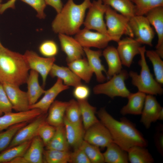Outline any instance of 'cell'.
I'll list each match as a JSON object with an SVG mask.
<instances>
[{
	"label": "cell",
	"mask_w": 163,
	"mask_h": 163,
	"mask_svg": "<svg viewBox=\"0 0 163 163\" xmlns=\"http://www.w3.org/2000/svg\"><path fill=\"white\" fill-rule=\"evenodd\" d=\"M65 117L72 124L83 126L80 109L78 101L72 99L68 102Z\"/></svg>",
	"instance_id": "35"
},
{
	"label": "cell",
	"mask_w": 163,
	"mask_h": 163,
	"mask_svg": "<svg viewBox=\"0 0 163 163\" xmlns=\"http://www.w3.org/2000/svg\"><path fill=\"white\" fill-rule=\"evenodd\" d=\"M39 74L37 72L31 70L26 83L27 84V93L30 106L36 103L45 91L39 84Z\"/></svg>",
	"instance_id": "25"
},
{
	"label": "cell",
	"mask_w": 163,
	"mask_h": 163,
	"mask_svg": "<svg viewBox=\"0 0 163 163\" xmlns=\"http://www.w3.org/2000/svg\"><path fill=\"white\" fill-rule=\"evenodd\" d=\"M117 43V50L122 65L129 67L135 56L140 54L141 44L135 39L129 37L120 39Z\"/></svg>",
	"instance_id": "14"
},
{
	"label": "cell",
	"mask_w": 163,
	"mask_h": 163,
	"mask_svg": "<svg viewBox=\"0 0 163 163\" xmlns=\"http://www.w3.org/2000/svg\"><path fill=\"white\" fill-rule=\"evenodd\" d=\"M107 5L101 0H94L91 2L83 24L85 28L89 30H94L106 34L107 29L104 20V16Z\"/></svg>",
	"instance_id": "7"
},
{
	"label": "cell",
	"mask_w": 163,
	"mask_h": 163,
	"mask_svg": "<svg viewBox=\"0 0 163 163\" xmlns=\"http://www.w3.org/2000/svg\"><path fill=\"white\" fill-rule=\"evenodd\" d=\"M75 39L83 47H94L100 49L105 48L112 41L107 35L97 31L93 32L84 28L75 34Z\"/></svg>",
	"instance_id": "11"
},
{
	"label": "cell",
	"mask_w": 163,
	"mask_h": 163,
	"mask_svg": "<svg viewBox=\"0 0 163 163\" xmlns=\"http://www.w3.org/2000/svg\"><path fill=\"white\" fill-rule=\"evenodd\" d=\"M145 54L152 64L155 80L160 84H163V61L162 58L153 50H146Z\"/></svg>",
	"instance_id": "37"
},
{
	"label": "cell",
	"mask_w": 163,
	"mask_h": 163,
	"mask_svg": "<svg viewBox=\"0 0 163 163\" xmlns=\"http://www.w3.org/2000/svg\"><path fill=\"white\" fill-rule=\"evenodd\" d=\"M64 125L67 139L69 146L74 149L79 147L84 140L85 131L83 126L70 123L65 117Z\"/></svg>",
	"instance_id": "26"
},
{
	"label": "cell",
	"mask_w": 163,
	"mask_h": 163,
	"mask_svg": "<svg viewBox=\"0 0 163 163\" xmlns=\"http://www.w3.org/2000/svg\"><path fill=\"white\" fill-rule=\"evenodd\" d=\"M43 113L40 109L34 108L25 111L5 113L0 116V132L17 123L30 122Z\"/></svg>",
	"instance_id": "13"
},
{
	"label": "cell",
	"mask_w": 163,
	"mask_h": 163,
	"mask_svg": "<svg viewBox=\"0 0 163 163\" xmlns=\"http://www.w3.org/2000/svg\"><path fill=\"white\" fill-rule=\"evenodd\" d=\"M84 140L102 148L113 142L109 130L100 120L85 130Z\"/></svg>",
	"instance_id": "10"
},
{
	"label": "cell",
	"mask_w": 163,
	"mask_h": 163,
	"mask_svg": "<svg viewBox=\"0 0 163 163\" xmlns=\"http://www.w3.org/2000/svg\"><path fill=\"white\" fill-rule=\"evenodd\" d=\"M39 50L43 56L47 58L54 57L58 53V47L54 41L48 40L43 42L40 45Z\"/></svg>",
	"instance_id": "42"
},
{
	"label": "cell",
	"mask_w": 163,
	"mask_h": 163,
	"mask_svg": "<svg viewBox=\"0 0 163 163\" xmlns=\"http://www.w3.org/2000/svg\"><path fill=\"white\" fill-rule=\"evenodd\" d=\"M162 108L153 95H146L140 120L145 128H149L152 123L157 120L158 115Z\"/></svg>",
	"instance_id": "19"
},
{
	"label": "cell",
	"mask_w": 163,
	"mask_h": 163,
	"mask_svg": "<svg viewBox=\"0 0 163 163\" xmlns=\"http://www.w3.org/2000/svg\"><path fill=\"white\" fill-rule=\"evenodd\" d=\"M2 45V44L1 43V42H0V46Z\"/></svg>",
	"instance_id": "53"
},
{
	"label": "cell",
	"mask_w": 163,
	"mask_h": 163,
	"mask_svg": "<svg viewBox=\"0 0 163 163\" xmlns=\"http://www.w3.org/2000/svg\"><path fill=\"white\" fill-rule=\"evenodd\" d=\"M104 15L107 34L112 41L118 42L124 35L134 37L126 17L107 5Z\"/></svg>",
	"instance_id": "5"
},
{
	"label": "cell",
	"mask_w": 163,
	"mask_h": 163,
	"mask_svg": "<svg viewBox=\"0 0 163 163\" xmlns=\"http://www.w3.org/2000/svg\"><path fill=\"white\" fill-rule=\"evenodd\" d=\"M44 146L42 140L39 136H37L34 137L23 155L28 163H43Z\"/></svg>",
	"instance_id": "27"
},
{
	"label": "cell",
	"mask_w": 163,
	"mask_h": 163,
	"mask_svg": "<svg viewBox=\"0 0 163 163\" xmlns=\"http://www.w3.org/2000/svg\"><path fill=\"white\" fill-rule=\"evenodd\" d=\"M2 0H0V8L1 7V5L2 4Z\"/></svg>",
	"instance_id": "52"
},
{
	"label": "cell",
	"mask_w": 163,
	"mask_h": 163,
	"mask_svg": "<svg viewBox=\"0 0 163 163\" xmlns=\"http://www.w3.org/2000/svg\"><path fill=\"white\" fill-rule=\"evenodd\" d=\"M83 48L88 62L95 75L97 80L99 83H103L106 80V78L103 72L106 73L107 72L100 59L102 55V51L101 50H93L88 47Z\"/></svg>",
	"instance_id": "20"
},
{
	"label": "cell",
	"mask_w": 163,
	"mask_h": 163,
	"mask_svg": "<svg viewBox=\"0 0 163 163\" xmlns=\"http://www.w3.org/2000/svg\"><path fill=\"white\" fill-rule=\"evenodd\" d=\"M69 163H91L84 152L79 147L70 152Z\"/></svg>",
	"instance_id": "45"
},
{
	"label": "cell",
	"mask_w": 163,
	"mask_h": 163,
	"mask_svg": "<svg viewBox=\"0 0 163 163\" xmlns=\"http://www.w3.org/2000/svg\"><path fill=\"white\" fill-rule=\"evenodd\" d=\"M46 5H50L53 7L56 11L57 13H59L61 10L63 5L61 0H44Z\"/></svg>",
	"instance_id": "48"
},
{
	"label": "cell",
	"mask_w": 163,
	"mask_h": 163,
	"mask_svg": "<svg viewBox=\"0 0 163 163\" xmlns=\"http://www.w3.org/2000/svg\"><path fill=\"white\" fill-rule=\"evenodd\" d=\"M69 87L64 85L60 78L57 79L54 85L45 91L44 95L38 101L29 106V109L37 108L43 113H47L48 109L58 95L62 91L68 89Z\"/></svg>",
	"instance_id": "18"
},
{
	"label": "cell",
	"mask_w": 163,
	"mask_h": 163,
	"mask_svg": "<svg viewBox=\"0 0 163 163\" xmlns=\"http://www.w3.org/2000/svg\"><path fill=\"white\" fill-rule=\"evenodd\" d=\"M45 147L46 149L69 151V145L67 139L64 124L56 127L53 136Z\"/></svg>",
	"instance_id": "30"
},
{
	"label": "cell",
	"mask_w": 163,
	"mask_h": 163,
	"mask_svg": "<svg viewBox=\"0 0 163 163\" xmlns=\"http://www.w3.org/2000/svg\"><path fill=\"white\" fill-rule=\"evenodd\" d=\"M31 140L3 150L0 153V163H9L16 157L23 156L29 147Z\"/></svg>",
	"instance_id": "34"
},
{
	"label": "cell",
	"mask_w": 163,
	"mask_h": 163,
	"mask_svg": "<svg viewBox=\"0 0 163 163\" xmlns=\"http://www.w3.org/2000/svg\"><path fill=\"white\" fill-rule=\"evenodd\" d=\"M129 77L128 72L122 70L112 76L107 82L95 86L93 88V92L96 94L106 95L112 99L116 97L127 98L131 93L125 83Z\"/></svg>",
	"instance_id": "6"
},
{
	"label": "cell",
	"mask_w": 163,
	"mask_h": 163,
	"mask_svg": "<svg viewBox=\"0 0 163 163\" xmlns=\"http://www.w3.org/2000/svg\"><path fill=\"white\" fill-rule=\"evenodd\" d=\"M68 102L55 101L48 109L46 122L56 127L64 124V119Z\"/></svg>",
	"instance_id": "24"
},
{
	"label": "cell",
	"mask_w": 163,
	"mask_h": 163,
	"mask_svg": "<svg viewBox=\"0 0 163 163\" xmlns=\"http://www.w3.org/2000/svg\"><path fill=\"white\" fill-rule=\"evenodd\" d=\"M56 127L48 123L46 121L39 127L37 136L42 140L45 146L53 136Z\"/></svg>",
	"instance_id": "41"
},
{
	"label": "cell",
	"mask_w": 163,
	"mask_h": 163,
	"mask_svg": "<svg viewBox=\"0 0 163 163\" xmlns=\"http://www.w3.org/2000/svg\"><path fill=\"white\" fill-rule=\"evenodd\" d=\"M145 15L150 24L154 27L157 35L158 40L155 51L163 58V6L151 9Z\"/></svg>",
	"instance_id": "16"
},
{
	"label": "cell",
	"mask_w": 163,
	"mask_h": 163,
	"mask_svg": "<svg viewBox=\"0 0 163 163\" xmlns=\"http://www.w3.org/2000/svg\"><path fill=\"white\" fill-rule=\"evenodd\" d=\"M68 67L86 83L90 81L94 73L87 59L82 58L67 63Z\"/></svg>",
	"instance_id": "29"
},
{
	"label": "cell",
	"mask_w": 163,
	"mask_h": 163,
	"mask_svg": "<svg viewBox=\"0 0 163 163\" xmlns=\"http://www.w3.org/2000/svg\"><path fill=\"white\" fill-rule=\"evenodd\" d=\"M16 0H9L5 3L2 4L0 8V14H2L8 8H15V4Z\"/></svg>",
	"instance_id": "49"
},
{
	"label": "cell",
	"mask_w": 163,
	"mask_h": 163,
	"mask_svg": "<svg viewBox=\"0 0 163 163\" xmlns=\"http://www.w3.org/2000/svg\"><path fill=\"white\" fill-rule=\"evenodd\" d=\"M106 5L129 19L135 15V6L131 0H101Z\"/></svg>",
	"instance_id": "32"
},
{
	"label": "cell",
	"mask_w": 163,
	"mask_h": 163,
	"mask_svg": "<svg viewBox=\"0 0 163 163\" xmlns=\"http://www.w3.org/2000/svg\"><path fill=\"white\" fill-rule=\"evenodd\" d=\"M129 24L135 39L138 42L152 46L155 33L145 16L135 15L129 19Z\"/></svg>",
	"instance_id": "8"
},
{
	"label": "cell",
	"mask_w": 163,
	"mask_h": 163,
	"mask_svg": "<svg viewBox=\"0 0 163 163\" xmlns=\"http://www.w3.org/2000/svg\"><path fill=\"white\" fill-rule=\"evenodd\" d=\"M23 55L30 69L34 70L40 75L44 87L47 76L54 63L55 58L41 57L36 52L29 50H27Z\"/></svg>",
	"instance_id": "9"
},
{
	"label": "cell",
	"mask_w": 163,
	"mask_h": 163,
	"mask_svg": "<svg viewBox=\"0 0 163 163\" xmlns=\"http://www.w3.org/2000/svg\"><path fill=\"white\" fill-rule=\"evenodd\" d=\"M49 74L52 78L57 77L60 79L64 85L69 87H75L82 84L81 79L69 67L60 66L54 63Z\"/></svg>",
	"instance_id": "22"
},
{
	"label": "cell",
	"mask_w": 163,
	"mask_h": 163,
	"mask_svg": "<svg viewBox=\"0 0 163 163\" xmlns=\"http://www.w3.org/2000/svg\"><path fill=\"white\" fill-rule=\"evenodd\" d=\"M146 51L145 46L139 48L140 59L138 64L141 68L140 73L139 74L136 72L131 71L129 73V76L131 78L132 84L137 88L138 91L153 95H161L163 93V88L161 84L154 78L147 63Z\"/></svg>",
	"instance_id": "4"
},
{
	"label": "cell",
	"mask_w": 163,
	"mask_h": 163,
	"mask_svg": "<svg viewBox=\"0 0 163 163\" xmlns=\"http://www.w3.org/2000/svg\"><path fill=\"white\" fill-rule=\"evenodd\" d=\"M97 113L100 122L109 130L113 142L124 150L127 151L134 146H147V141L142 134L126 118L123 117L117 120L104 108H101Z\"/></svg>",
	"instance_id": "1"
},
{
	"label": "cell",
	"mask_w": 163,
	"mask_h": 163,
	"mask_svg": "<svg viewBox=\"0 0 163 163\" xmlns=\"http://www.w3.org/2000/svg\"><path fill=\"white\" fill-rule=\"evenodd\" d=\"M47 113H43L21 129L17 133L9 145L8 148L31 140L37 136L41 125L46 121Z\"/></svg>",
	"instance_id": "12"
},
{
	"label": "cell",
	"mask_w": 163,
	"mask_h": 163,
	"mask_svg": "<svg viewBox=\"0 0 163 163\" xmlns=\"http://www.w3.org/2000/svg\"><path fill=\"white\" fill-rule=\"evenodd\" d=\"M91 3L90 0H84L79 4H75L73 0H68L52 23L53 31L58 34L75 35L80 29L86 11Z\"/></svg>",
	"instance_id": "3"
},
{
	"label": "cell",
	"mask_w": 163,
	"mask_h": 163,
	"mask_svg": "<svg viewBox=\"0 0 163 163\" xmlns=\"http://www.w3.org/2000/svg\"><path fill=\"white\" fill-rule=\"evenodd\" d=\"M103 153L104 162L107 163H127L129 162L128 153L113 142L107 147Z\"/></svg>",
	"instance_id": "28"
},
{
	"label": "cell",
	"mask_w": 163,
	"mask_h": 163,
	"mask_svg": "<svg viewBox=\"0 0 163 163\" xmlns=\"http://www.w3.org/2000/svg\"><path fill=\"white\" fill-rule=\"evenodd\" d=\"M77 101L80 109L83 126L85 130L99 121L95 115L96 108L90 105L87 99Z\"/></svg>",
	"instance_id": "31"
},
{
	"label": "cell",
	"mask_w": 163,
	"mask_h": 163,
	"mask_svg": "<svg viewBox=\"0 0 163 163\" xmlns=\"http://www.w3.org/2000/svg\"><path fill=\"white\" fill-rule=\"evenodd\" d=\"M27 123L24 122L16 124L8 127L6 130L0 133V153L8 147L18 131Z\"/></svg>",
	"instance_id": "38"
},
{
	"label": "cell",
	"mask_w": 163,
	"mask_h": 163,
	"mask_svg": "<svg viewBox=\"0 0 163 163\" xmlns=\"http://www.w3.org/2000/svg\"><path fill=\"white\" fill-rule=\"evenodd\" d=\"M29 5L37 12V16L40 19H44L46 15L44 10L46 5L44 0H20Z\"/></svg>",
	"instance_id": "44"
},
{
	"label": "cell",
	"mask_w": 163,
	"mask_h": 163,
	"mask_svg": "<svg viewBox=\"0 0 163 163\" xmlns=\"http://www.w3.org/2000/svg\"><path fill=\"white\" fill-rule=\"evenodd\" d=\"M61 48L66 55L67 63L82 58L85 54L83 47L75 39L64 34H58Z\"/></svg>",
	"instance_id": "17"
},
{
	"label": "cell",
	"mask_w": 163,
	"mask_h": 163,
	"mask_svg": "<svg viewBox=\"0 0 163 163\" xmlns=\"http://www.w3.org/2000/svg\"><path fill=\"white\" fill-rule=\"evenodd\" d=\"M146 96V94L139 91L134 93H131L127 97V103L120 110V114L123 116L141 114Z\"/></svg>",
	"instance_id": "23"
},
{
	"label": "cell",
	"mask_w": 163,
	"mask_h": 163,
	"mask_svg": "<svg viewBox=\"0 0 163 163\" xmlns=\"http://www.w3.org/2000/svg\"><path fill=\"white\" fill-rule=\"evenodd\" d=\"M73 94L77 100H86L90 95V90L88 86L82 84L75 87Z\"/></svg>",
	"instance_id": "46"
},
{
	"label": "cell",
	"mask_w": 163,
	"mask_h": 163,
	"mask_svg": "<svg viewBox=\"0 0 163 163\" xmlns=\"http://www.w3.org/2000/svg\"><path fill=\"white\" fill-rule=\"evenodd\" d=\"M4 89L10 102L13 109L17 112L25 111L29 109L27 92L21 90L19 86L7 83L2 84Z\"/></svg>",
	"instance_id": "15"
},
{
	"label": "cell",
	"mask_w": 163,
	"mask_h": 163,
	"mask_svg": "<svg viewBox=\"0 0 163 163\" xmlns=\"http://www.w3.org/2000/svg\"><path fill=\"white\" fill-rule=\"evenodd\" d=\"M163 120V108L159 112L157 117V120Z\"/></svg>",
	"instance_id": "51"
},
{
	"label": "cell",
	"mask_w": 163,
	"mask_h": 163,
	"mask_svg": "<svg viewBox=\"0 0 163 163\" xmlns=\"http://www.w3.org/2000/svg\"><path fill=\"white\" fill-rule=\"evenodd\" d=\"M102 55L108 65L106 74L108 78L122 71V64L117 48L113 46H107L102 52Z\"/></svg>",
	"instance_id": "21"
},
{
	"label": "cell",
	"mask_w": 163,
	"mask_h": 163,
	"mask_svg": "<svg viewBox=\"0 0 163 163\" xmlns=\"http://www.w3.org/2000/svg\"><path fill=\"white\" fill-rule=\"evenodd\" d=\"M129 161L131 163H152L154 160L146 147L134 146L127 151Z\"/></svg>",
	"instance_id": "33"
},
{
	"label": "cell",
	"mask_w": 163,
	"mask_h": 163,
	"mask_svg": "<svg viewBox=\"0 0 163 163\" xmlns=\"http://www.w3.org/2000/svg\"><path fill=\"white\" fill-rule=\"evenodd\" d=\"M70 153L69 151L53 149L44 150L43 163H67L69 162Z\"/></svg>",
	"instance_id": "36"
},
{
	"label": "cell",
	"mask_w": 163,
	"mask_h": 163,
	"mask_svg": "<svg viewBox=\"0 0 163 163\" xmlns=\"http://www.w3.org/2000/svg\"><path fill=\"white\" fill-rule=\"evenodd\" d=\"M85 152L91 163H104L103 153L99 148L83 140L79 147Z\"/></svg>",
	"instance_id": "39"
},
{
	"label": "cell",
	"mask_w": 163,
	"mask_h": 163,
	"mask_svg": "<svg viewBox=\"0 0 163 163\" xmlns=\"http://www.w3.org/2000/svg\"><path fill=\"white\" fill-rule=\"evenodd\" d=\"M13 107L4 89L2 84L0 83V116L12 112Z\"/></svg>",
	"instance_id": "43"
},
{
	"label": "cell",
	"mask_w": 163,
	"mask_h": 163,
	"mask_svg": "<svg viewBox=\"0 0 163 163\" xmlns=\"http://www.w3.org/2000/svg\"><path fill=\"white\" fill-rule=\"evenodd\" d=\"M135 6V15H145L151 9L163 6V0H131Z\"/></svg>",
	"instance_id": "40"
},
{
	"label": "cell",
	"mask_w": 163,
	"mask_h": 163,
	"mask_svg": "<svg viewBox=\"0 0 163 163\" xmlns=\"http://www.w3.org/2000/svg\"><path fill=\"white\" fill-rule=\"evenodd\" d=\"M29 68L24 55L0 46V83L19 86L26 83Z\"/></svg>",
	"instance_id": "2"
},
{
	"label": "cell",
	"mask_w": 163,
	"mask_h": 163,
	"mask_svg": "<svg viewBox=\"0 0 163 163\" xmlns=\"http://www.w3.org/2000/svg\"><path fill=\"white\" fill-rule=\"evenodd\" d=\"M160 127L155 136V143L158 151L162 155H163V132Z\"/></svg>",
	"instance_id": "47"
},
{
	"label": "cell",
	"mask_w": 163,
	"mask_h": 163,
	"mask_svg": "<svg viewBox=\"0 0 163 163\" xmlns=\"http://www.w3.org/2000/svg\"><path fill=\"white\" fill-rule=\"evenodd\" d=\"M9 163H28L23 156H19L15 158Z\"/></svg>",
	"instance_id": "50"
}]
</instances>
